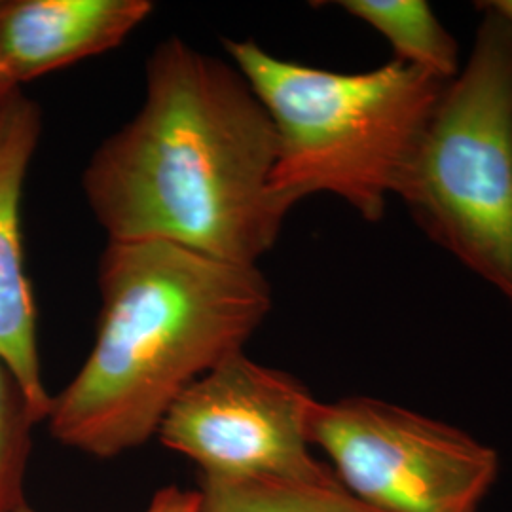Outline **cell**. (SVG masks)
I'll return each instance as SVG.
<instances>
[{
	"mask_svg": "<svg viewBox=\"0 0 512 512\" xmlns=\"http://www.w3.org/2000/svg\"><path fill=\"white\" fill-rule=\"evenodd\" d=\"M277 139L232 61L179 37L145 65V99L82 173L109 241H164L234 264L272 251L289 209L272 192Z\"/></svg>",
	"mask_w": 512,
	"mask_h": 512,
	"instance_id": "1",
	"label": "cell"
},
{
	"mask_svg": "<svg viewBox=\"0 0 512 512\" xmlns=\"http://www.w3.org/2000/svg\"><path fill=\"white\" fill-rule=\"evenodd\" d=\"M97 289L92 351L48 416L55 440L93 458L152 439L184 391L241 353L272 310L258 266L164 241H109Z\"/></svg>",
	"mask_w": 512,
	"mask_h": 512,
	"instance_id": "2",
	"label": "cell"
},
{
	"mask_svg": "<svg viewBox=\"0 0 512 512\" xmlns=\"http://www.w3.org/2000/svg\"><path fill=\"white\" fill-rule=\"evenodd\" d=\"M224 48L274 124L275 198L291 211L308 196L332 194L380 222L448 82L397 59L334 73L279 59L251 38H226Z\"/></svg>",
	"mask_w": 512,
	"mask_h": 512,
	"instance_id": "3",
	"label": "cell"
},
{
	"mask_svg": "<svg viewBox=\"0 0 512 512\" xmlns=\"http://www.w3.org/2000/svg\"><path fill=\"white\" fill-rule=\"evenodd\" d=\"M478 6L473 52L433 110L399 198L512 308V21Z\"/></svg>",
	"mask_w": 512,
	"mask_h": 512,
	"instance_id": "4",
	"label": "cell"
},
{
	"mask_svg": "<svg viewBox=\"0 0 512 512\" xmlns=\"http://www.w3.org/2000/svg\"><path fill=\"white\" fill-rule=\"evenodd\" d=\"M310 442L349 494L378 512H482L501 473L494 446L372 397L317 401Z\"/></svg>",
	"mask_w": 512,
	"mask_h": 512,
	"instance_id": "5",
	"label": "cell"
},
{
	"mask_svg": "<svg viewBox=\"0 0 512 512\" xmlns=\"http://www.w3.org/2000/svg\"><path fill=\"white\" fill-rule=\"evenodd\" d=\"M315 404L294 376L241 351L190 385L156 435L202 476L340 482L311 454Z\"/></svg>",
	"mask_w": 512,
	"mask_h": 512,
	"instance_id": "6",
	"label": "cell"
},
{
	"mask_svg": "<svg viewBox=\"0 0 512 512\" xmlns=\"http://www.w3.org/2000/svg\"><path fill=\"white\" fill-rule=\"evenodd\" d=\"M42 135V112L21 88L0 101V363L18 380L37 423L48 420L54 397L42 382L37 304L25 274L21 198Z\"/></svg>",
	"mask_w": 512,
	"mask_h": 512,
	"instance_id": "7",
	"label": "cell"
},
{
	"mask_svg": "<svg viewBox=\"0 0 512 512\" xmlns=\"http://www.w3.org/2000/svg\"><path fill=\"white\" fill-rule=\"evenodd\" d=\"M150 0L0 2V69L12 86L118 48L152 14Z\"/></svg>",
	"mask_w": 512,
	"mask_h": 512,
	"instance_id": "8",
	"label": "cell"
},
{
	"mask_svg": "<svg viewBox=\"0 0 512 512\" xmlns=\"http://www.w3.org/2000/svg\"><path fill=\"white\" fill-rule=\"evenodd\" d=\"M340 6L391 44L397 61L446 82L459 71V48L423 0H344Z\"/></svg>",
	"mask_w": 512,
	"mask_h": 512,
	"instance_id": "9",
	"label": "cell"
},
{
	"mask_svg": "<svg viewBox=\"0 0 512 512\" xmlns=\"http://www.w3.org/2000/svg\"><path fill=\"white\" fill-rule=\"evenodd\" d=\"M202 512H378L340 482L200 476Z\"/></svg>",
	"mask_w": 512,
	"mask_h": 512,
	"instance_id": "10",
	"label": "cell"
},
{
	"mask_svg": "<svg viewBox=\"0 0 512 512\" xmlns=\"http://www.w3.org/2000/svg\"><path fill=\"white\" fill-rule=\"evenodd\" d=\"M37 420L14 374L0 363V512L25 503L23 482Z\"/></svg>",
	"mask_w": 512,
	"mask_h": 512,
	"instance_id": "11",
	"label": "cell"
},
{
	"mask_svg": "<svg viewBox=\"0 0 512 512\" xmlns=\"http://www.w3.org/2000/svg\"><path fill=\"white\" fill-rule=\"evenodd\" d=\"M147 512H202L200 494L169 486L154 495Z\"/></svg>",
	"mask_w": 512,
	"mask_h": 512,
	"instance_id": "12",
	"label": "cell"
},
{
	"mask_svg": "<svg viewBox=\"0 0 512 512\" xmlns=\"http://www.w3.org/2000/svg\"><path fill=\"white\" fill-rule=\"evenodd\" d=\"M490 8H494L495 12H499L501 16H505L512 21V0H492V2H484Z\"/></svg>",
	"mask_w": 512,
	"mask_h": 512,
	"instance_id": "13",
	"label": "cell"
},
{
	"mask_svg": "<svg viewBox=\"0 0 512 512\" xmlns=\"http://www.w3.org/2000/svg\"><path fill=\"white\" fill-rule=\"evenodd\" d=\"M14 90H18V88L12 86V82L6 78V74L2 73V69H0V101H2L8 93L14 92Z\"/></svg>",
	"mask_w": 512,
	"mask_h": 512,
	"instance_id": "14",
	"label": "cell"
},
{
	"mask_svg": "<svg viewBox=\"0 0 512 512\" xmlns=\"http://www.w3.org/2000/svg\"><path fill=\"white\" fill-rule=\"evenodd\" d=\"M14 512H37V511H33V509H31V507H29V505H27V503H23V505H21V507H18V509H16V511Z\"/></svg>",
	"mask_w": 512,
	"mask_h": 512,
	"instance_id": "15",
	"label": "cell"
}]
</instances>
